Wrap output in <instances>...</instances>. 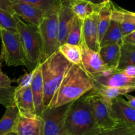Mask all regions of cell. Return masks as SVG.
Listing matches in <instances>:
<instances>
[{
  "instance_id": "7c38bea8",
  "label": "cell",
  "mask_w": 135,
  "mask_h": 135,
  "mask_svg": "<svg viewBox=\"0 0 135 135\" xmlns=\"http://www.w3.org/2000/svg\"><path fill=\"white\" fill-rule=\"evenodd\" d=\"M109 113L117 123L135 125V109L122 98H115L111 101Z\"/></svg>"
},
{
  "instance_id": "e575fe53",
  "label": "cell",
  "mask_w": 135,
  "mask_h": 135,
  "mask_svg": "<svg viewBox=\"0 0 135 135\" xmlns=\"http://www.w3.org/2000/svg\"><path fill=\"white\" fill-rule=\"evenodd\" d=\"M125 76L131 79H135V66L134 65L127 66L122 70H119Z\"/></svg>"
},
{
  "instance_id": "6da1fadb",
  "label": "cell",
  "mask_w": 135,
  "mask_h": 135,
  "mask_svg": "<svg viewBox=\"0 0 135 135\" xmlns=\"http://www.w3.org/2000/svg\"><path fill=\"white\" fill-rule=\"evenodd\" d=\"M93 89V83L88 75L80 67L72 64L47 108H54L69 104Z\"/></svg>"
},
{
  "instance_id": "836d02e7",
  "label": "cell",
  "mask_w": 135,
  "mask_h": 135,
  "mask_svg": "<svg viewBox=\"0 0 135 135\" xmlns=\"http://www.w3.org/2000/svg\"><path fill=\"white\" fill-rule=\"evenodd\" d=\"M13 0H0V9L14 15H15L12 8V3Z\"/></svg>"
},
{
  "instance_id": "ac0fdd59",
  "label": "cell",
  "mask_w": 135,
  "mask_h": 135,
  "mask_svg": "<svg viewBox=\"0 0 135 135\" xmlns=\"http://www.w3.org/2000/svg\"><path fill=\"white\" fill-rule=\"evenodd\" d=\"M14 100L20 114H36L30 86L20 88L16 87Z\"/></svg>"
},
{
  "instance_id": "ba28073f",
  "label": "cell",
  "mask_w": 135,
  "mask_h": 135,
  "mask_svg": "<svg viewBox=\"0 0 135 135\" xmlns=\"http://www.w3.org/2000/svg\"><path fill=\"white\" fill-rule=\"evenodd\" d=\"M73 102L61 106L44 109L41 116L44 124V135L64 134L65 121Z\"/></svg>"
},
{
  "instance_id": "9c48e42d",
  "label": "cell",
  "mask_w": 135,
  "mask_h": 135,
  "mask_svg": "<svg viewBox=\"0 0 135 135\" xmlns=\"http://www.w3.org/2000/svg\"><path fill=\"white\" fill-rule=\"evenodd\" d=\"M94 84L106 87H135V79L125 76L119 70L108 69L105 71L89 76Z\"/></svg>"
},
{
  "instance_id": "5bb4252c",
  "label": "cell",
  "mask_w": 135,
  "mask_h": 135,
  "mask_svg": "<svg viewBox=\"0 0 135 135\" xmlns=\"http://www.w3.org/2000/svg\"><path fill=\"white\" fill-rule=\"evenodd\" d=\"M123 44V35L119 22V7L112 3V15L109 27L100 43V47L104 45Z\"/></svg>"
},
{
  "instance_id": "f546056e",
  "label": "cell",
  "mask_w": 135,
  "mask_h": 135,
  "mask_svg": "<svg viewBox=\"0 0 135 135\" xmlns=\"http://www.w3.org/2000/svg\"><path fill=\"white\" fill-rule=\"evenodd\" d=\"M16 17V15H12L0 9V28L11 32H17Z\"/></svg>"
},
{
  "instance_id": "4dcf8cb0",
  "label": "cell",
  "mask_w": 135,
  "mask_h": 135,
  "mask_svg": "<svg viewBox=\"0 0 135 135\" xmlns=\"http://www.w3.org/2000/svg\"><path fill=\"white\" fill-rule=\"evenodd\" d=\"M15 86H11L9 88L0 87V104L5 108L15 105Z\"/></svg>"
},
{
  "instance_id": "484cf974",
  "label": "cell",
  "mask_w": 135,
  "mask_h": 135,
  "mask_svg": "<svg viewBox=\"0 0 135 135\" xmlns=\"http://www.w3.org/2000/svg\"><path fill=\"white\" fill-rule=\"evenodd\" d=\"M119 22L123 36L135 31V13L119 7Z\"/></svg>"
},
{
  "instance_id": "5b68a950",
  "label": "cell",
  "mask_w": 135,
  "mask_h": 135,
  "mask_svg": "<svg viewBox=\"0 0 135 135\" xmlns=\"http://www.w3.org/2000/svg\"><path fill=\"white\" fill-rule=\"evenodd\" d=\"M0 38L2 42L1 50L7 65L26 66V57L19 34L0 28Z\"/></svg>"
},
{
  "instance_id": "30bf717a",
  "label": "cell",
  "mask_w": 135,
  "mask_h": 135,
  "mask_svg": "<svg viewBox=\"0 0 135 135\" xmlns=\"http://www.w3.org/2000/svg\"><path fill=\"white\" fill-rule=\"evenodd\" d=\"M79 47L81 53L82 69L88 76L98 75L108 68L104 63L98 52L90 49L81 36Z\"/></svg>"
},
{
  "instance_id": "7402d4cb",
  "label": "cell",
  "mask_w": 135,
  "mask_h": 135,
  "mask_svg": "<svg viewBox=\"0 0 135 135\" xmlns=\"http://www.w3.org/2000/svg\"><path fill=\"white\" fill-rule=\"evenodd\" d=\"M112 1L103 3L98 13V38L99 44L106 32L111 21Z\"/></svg>"
},
{
  "instance_id": "b9f144b4",
  "label": "cell",
  "mask_w": 135,
  "mask_h": 135,
  "mask_svg": "<svg viewBox=\"0 0 135 135\" xmlns=\"http://www.w3.org/2000/svg\"><path fill=\"white\" fill-rule=\"evenodd\" d=\"M112 0H104V3H108V2H109V1H111Z\"/></svg>"
},
{
  "instance_id": "cb8c5ba5",
  "label": "cell",
  "mask_w": 135,
  "mask_h": 135,
  "mask_svg": "<svg viewBox=\"0 0 135 135\" xmlns=\"http://www.w3.org/2000/svg\"><path fill=\"white\" fill-rule=\"evenodd\" d=\"M58 51L69 63L82 68L81 53L79 46L65 43L58 47Z\"/></svg>"
},
{
  "instance_id": "1f68e13d",
  "label": "cell",
  "mask_w": 135,
  "mask_h": 135,
  "mask_svg": "<svg viewBox=\"0 0 135 135\" xmlns=\"http://www.w3.org/2000/svg\"><path fill=\"white\" fill-rule=\"evenodd\" d=\"M33 76V71L32 72H30L28 73H26L21 76V77L18 78L17 80H13V81L17 82L18 84V86L17 88H24V87L29 86H30V84L32 83V80Z\"/></svg>"
},
{
  "instance_id": "8992f818",
  "label": "cell",
  "mask_w": 135,
  "mask_h": 135,
  "mask_svg": "<svg viewBox=\"0 0 135 135\" xmlns=\"http://www.w3.org/2000/svg\"><path fill=\"white\" fill-rule=\"evenodd\" d=\"M90 105L94 119L100 131L112 129L118 123L112 118L109 113L111 101L102 96L94 90L85 94Z\"/></svg>"
},
{
  "instance_id": "44dd1931",
  "label": "cell",
  "mask_w": 135,
  "mask_h": 135,
  "mask_svg": "<svg viewBox=\"0 0 135 135\" xmlns=\"http://www.w3.org/2000/svg\"><path fill=\"white\" fill-rule=\"evenodd\" d=\"M18 115L19 112L15 104L6 108L5 113L0 119V135L13 132Z\"/></svg>"
},
{
  "instance_id": "7bdbcfd3",
  "label": "cell",
  "mask_w": 135,
  "mask_h": 135,
  "mask_svg": "<svg viewBox=\"0 0 135 135\" xmlns=\"http://www.w3.org/2000/svg\"><path fill=\"white\" fill-rule=\"evenodd\" d=\"M61 135H67V134H66L65 133H64V134H61Z\"/></svg>"
},
{
  "instance_id": "d590c367",
  "label": "cell",
  "mask_w": 135,
  "mask_h": 135,
  "mask_svg": "<svg viewBox=\"0 0 135 135\" xmlns=\"http://www.w3.org/2000/svg\"><path fill=\"white\" fill-rule=\"evenodd\" d=\"M123 44L135 45V31L123 36Z\"/></svg>"
},
{
  "instance_id": "4316f807",
  "label": "cell",
  "mask_w": 135,
  "mask_h": 135,
  "mask_svg": "<svg viewBox=\"0 0 135 135\" xmlns=\"http://www.w3.org/2000/svg\"><path fill=\"white\" fill-rule=\"evenodd\" d=\"M33 5L43 11L46 15L58 11L61 6V0H18Z\"/></svg>"
},
{
  "instance_id": "83f0119b",
  "label": "cell",
  "mask_w": 135,
  "mask_h": 135,
  "mask_svg": "<svg viewBox=\"0 0 135 135\" xmlns=\"http://www.w3.org/2000/svg\"><path fill=\"white\" fill-rule=\"evenodd\" d=\"M93 135H135V125L118 123L113 128L100 131Z\"/></svg>"
},
{
  "instance_id": "d6a6232c",
  "label": "cell",
  "mask_w": 135,
  "mask_h": 135,
  "mask_svg": "<svg viewBox=\"0 0 135 135\" xmlns=\"http://www.w3.org/2000/svg\"><path fill=\"white\" fill-rule=\"evenodd\" d=\"M2 63H0V87L2 88H9L11 86V83L13 82L7 75L4 74L1 71Z\"/></svg>"
},
{
  "instance_id": "3957f363",
  "label": "cell",
  "mask_w": 135,
  "mask_h": 135,
  "mask_svg": "<svg viewBox=\"0 0 135 135\" xmlns=\"http://www.w3.org/2000/svg\"><path fill=\"white\" fill-rule=\"evenodd\" d=\"M71 65L72 63H69L58 50L40 63L44 108L48 107L54 93Z\"/></svg>"
},
{
  "instance_id": "e0dca14e",
  "label": "cell",
  "mask_w": 135,
  "mask_h": 135,
  "mask_svg": "<svg viewBox=\"0 0 135 135\" xmlns=\"http://www.w3.org/2000/svg\"><path fill=\"white\" fill-rule=\"evenodd\" d=\"M74 17L69 5H61L58 11V47L66 42Z\"/></svg>"
},
{
  "instance_id": "d6986e66",
  "label": "cell",
  "mask_w": 135,
  "mask_h": 135,
  "mask_svg": "<svg viewBox=\"0 0 135 135\" xmlns=\"http://www.w3.org/2000/svg\"><path fill=\"white\" fill-rule=\"evenodd\" d=\"M102 5V4L95 5L84 0H71L69 3V6L74 15L82 21L94 13H98Z\"/></svg>"
},
{
  "instance_id": "7a4b0ae2",
  "label": "cell",
  "mask_w": 135,
  "mask_h": 135,
  "mask_svg": "<svg viewBox=\"0 0 135 135\" xmlns=\"http://www.w3.org/2000/svg\"><path fill=\"white\" fill-rule=\"evenodd\" d=\"M85 95L71 104L64 124L67 135H93L100 131Z\"/></svg>"
},
{
  "instance_id": "d4e9b609",
  "label": "cell",
  "mask_w": 135,
  "mask_h": 135,
  "mask_svg": "<svg viewBox=\"0 0 135 135\" xmlns=\"http://www.w3.org/2000/svg\"><path fill=\"white\" fill-rule=\"evenodd\" d=\"M135 45L122 44L120 46V55L116 69L122 70L127 66L134 65Z\"/></svg>"
},
{
  "instance_id": "ffe728a7",
  "label": "cell",
  "mask_w": 135,
  "mask_h": 135,
  "mask_svg": "<svg viewBox=\"0 0 135 135\" xmlns=\"http://www.w3.org/2000/svg\"><path fill=\"white\" fill-rule=\"evenodd\" d=\"M98 53L102 61L108 68L117 69L120 55V45H104L100 47Z\"/></svg>"
},
{
  "instance_id": "8fae6325",
  "label": "cell",
  "mask_w": 135,
  "mask_h": 135,
  "mask_svg": "<svg viewBox=\"0 0 135 135\" xmlns=\"http://www.w3.org/2000/svg\"><path fill=\"white\" fill-rule=\"evenodd\" d=\"M44 121L36 114H20L13 133L16 135H44Z\"/></svg>"
},
{
  "instance_id": "f1b7e54d",
  "label": "cell",
  "mask_w": 135,
  "mask_h": 135,
  "mask_svg": "<svg viewBox=\"0 0 135 135\" xmlns=\"http://www.w3.org/2000/svg\"><path fill=\"white\" fill-rule=\"evenodd\" d=\"M82 25L83 21L75 15L65 43L74 46H79L82 36Z\"/></svg>"
},
{
  "instance_id": "52a82bcc",
  "label": "cell",
  "mask_w": 135,
  "mask_h": 135,
  "mask_svg": "<svg viewBox=\"0 0 135 135\" xmlns=\"http://www.w3.org/2000/svg\"><path fill=\"white\" fill-rule=\"evenodd\" d=\"M58 11L46 15L40 25L38 26L43 44L44 59L56 51L59 47Z\"/></svg>"
},
{
  "instance_id": "2e32d148",
  "label": "cell",
  "mask_w": 135,
  "mask_h": 135,
  "mask_svg": "<svg viewBox=\"0 0 135 135\" xmlns=\"http://www.w3.org/2000/svg\"><path fill=\"white\" fill-rule=\"evenodd\" d=\"M32 94L33 98L34 109L38 116L41 117L44 107V86L42 82L40 64L33 71V76L30 84Z\"/></svg>"
},
{
  "instance_id": "f35d334b",
  "label": "cell",
  "mask_w": 135,
  "mask_h": 135,
  "mask_svg": "<svg viewBox=\"0 0 135 135\" xmlns=\"http://www.w3.org/2000/svg\"><path fill=\"white\" fill-rule=\"evenodd\" d=\"M3 61H5V59H4V55L3 51L1 50V54H0V63H3Z\"/></svg>"
},
{
  "instance_id": "277c9868",
  "label": "cell",
  "mask_w": 135,
  "mask_h": 135,
  "mask_svg": "<svg viewBox=\"0 0 135 135\" xmlns=\"http://www.w3.org/2000/svg\"><path fill=\"white\" fill-rule=\"evenodd\" d=\"M17 30L19 34L26 57V67L32 72L44 59L42 38L38 26L22 21L16 17Z\"/></svg>"
},
{
  "instance_id": "8d00e7d4",
  "label": "cell",
  "mask_w": 135,
  "mask_h": 135,
  "mask_svg": "<svg viewBox=\"0 0 135 135\" xmlns=\"http://www.w3.org/2000/svg\"><path fill=\"white\" fill-rule=\"evenodd\" d=\"M125 96L128 100V101L127 102V103L129 104V105H130L132 108H133V109H135V97L134 96H132V95L131 94H125Z\"/></svg>"
},
{
  "instance_id": "603a6c76",
  "label": "cell",
  "mask_w": 135,
  "mask_h": 135,
  "mask_svg": "<svg viewBox=\"0 0 135 135\" xmlns=\"http://www.w3.org/2000/svg\"><path fill=\"white\" fill-rule=\"evenodd\" d=\"M94 90L109 100L133 92L135 87H106L94 84Z\"/></svg>"
},
{
  "instance_id": "9a60e30c",
  "label": "cell",
  "mask_w": 135,
  "mask_h": 135,
  "mask_svg": "<svg viewBox=\"0 0 135 135\" xmlns=\"http://www.w3.org/2000/svg\"><path fill=\"white\" fill-rule=\"evenodd\" d=\"M82 36L90 49L98 52L100 44L98 38V13L83 20Z\"/></svg>"
},
{
  "instance_id": "ab89813d",
  "label": "cell",
  "mask_w": 135,
  "mask_h": 135,
  "mask_svg": "<svg viewBox=\"0 0 135 135\" xmlns=\"http://www.w3.org/2000/svg\"><path fill=\"white\" fill-rule=\"evenodd\" d=\"M61 5H69V3L71 1V0H61Z\"/></svg>"
},
{
  "instance_id": "60d3db41",
  "label": "cell",
  "mask_w": 135,
  "mask_h": 135,
  "mask_svg": "<svg viewBox=\"0 0 135 135\" xmlns=\"http://www.w3.org/2000/svg\"><path fill=\"white\" fill-rule=\"evenodd\" d=\"M5 135H16V134L15 133H13V132H12V133H8V134H6Z\"/></svg>"
},
{
  "instance_id": "4fadbf2b",
  "label": "cell",
  "mask_w": 135,
  "mask_h": 135,
  "mask_svg": "<svg viewBox=\"0 0 135 135\" xmlns=\"http://www.w3.org/2000/svg\"><path fill=\"white\" fill-rule=\"evenodd\" d=\"M12 8L16 15L35 26H39L46 16V13L41 9L18 0H13Z\"/></svg>"
},
{
  "instance_id": "74e56055",
  "label": "cell",
  "mask_w": 135,
  "mask_h": 135,
  "mask_svg": "<svg viewBox=\"0 0 135 135\" xmlns=\"http://www.w3.org/2000/svg\"><path fill=\"white\" fill-rule=\"evenodd\" d=\"M84 1H89L95 5H101V4L104 3V0H84Z\"/></svg>"
}]
</instances>
